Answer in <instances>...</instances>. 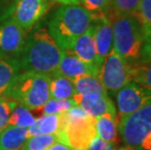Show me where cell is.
Segmentation results:
<instances>
[{"instance_id": "cell-13", "label": "cell", "mask_w": 151, "mask_h": 150, "mask_svg": "<svg viewBox=\"0 0 151 150\" xmlns=\"http://www.w3.org/2000/svg\"><path fill=\"white\" fill-rule=\"evenodd\" d=\"M72 98L76 105L81 107L87 114L94 118H98L104 114L117 115L116 108L108 95H83L75 94Z\"/></svg>"}, {"instance_id": "cell-7", "label": "cell", "mask_w": 151, "mask_h": 150, "mask_svg": "<svg viewBox=\"0 0 151 150\" xmlns=\"http://www.w3.org/2000/svg\"><path fill=\"white\" fill-rule=\"evenodd\" d=\"M99 78L105 90L115 94L132 81L130 63L122 59L112 48L101 66Z\"/></svg>"}, {"instance_id": "cell-29", "label": "cell", "mask_w": 151, "mask_h": 150, "mask_svg": "<svg viewBox=\"0 0 151 150\" xmlns=\"http://www.w3.org/2000/svg\"><path fill=\"white\" fill-rule=\"evenodd\" d=\"M15 0H0V23L11 17Z\"/></svg>"}, {"instance_id": "cell-15", "label": "cell", "mask_w": 151, "mask_h": 150, "mask_svg": "<svg viewBox=\"0 0 151 150\" xmlns=\"http://www.w3.org/2000/svg\"><path fill=\"white\" fill-rule=\"evenodd\" d=\"M21 70L22 67L18 59L0 58V98H6L9 89Z\"/></svg>"}, {"instance_id": "cell-24", "label": "cell", "mask_w": 151, "mask_h": 150, "mask_svg": "<svg viewBox=\"0 0 151 150\" xmlns=\"http://www.w3.org/2000/svg\"><path fill=\"white\" fill-rule=\"evenodd\" d=\"M75 103L73 98L69 100H58L51 98L41 108L43 114H62L74 106Z\"/></svg>"}, {"instance_id": "cell-11", "label": "cell", "mask_w": 151, "mask_h": 150, "mask_svg": "<svg viewBox=\"0 0 151 150\" xmlns=\"http://www.w3.org/2000/svg\"><path fill=\"white\" fill-rule=\"evenodd\" d=\"M94 39L99 65L101 66L104 59L113 48L112 22L108 16H99L93 18Z\"/></svg>"}, {"instance_id": "cell-2", "label": "cell", "mask_w": 151, "mask_h": 150, "mask_svg": "<svg viewBox=\"0 0 151 150\" xmlns=\"http://www.w3.org/2000/svg\"><path fill=\"white\" fill-rule=\"evenodd\" d=\"M93 16L80 5H63L49 22V33L63 52L70 51L73 43L88 29Z\"/></svg>"}, {"instance_id": "cell-25", "label": "cell", "mask_w": 151, "mask_h": 150, "mask_svg": "<svg viewBox=\"0 0 151 150\" xmlns=\"http://www.w3.org/2000/svg\"><path fill=\"white\" fill-rule=\"evenodd\" d=\"M80 4L95 18L99 16H108L107 13L111 8V0H80Z\"/></svg>"}, {"instance_id": "cell-6", "label": "cell", "mask_w": 151, "mask_h": 150, "mask_svg": "<svg viewBox=\"0 0 151 150\" xmlns=\"http://www.w3.org/2000/svg\"><path fill=\"white\" fill-rule=\"evenodd\" d=\"M118 130L128 146L151 150V103L119 120Z\"/></svg>"}, {"instance_id": "cell-16", "label": "cell", "mask_w": 151, "mask_h": 150, "mask_svg": "<svg viewBox=\"0 0 151 150\" xmlns=\"http://www.w3.org/2000/svg\"><path fill=\"white\" fill-rule=\"evenodd\" d=\"M27 138V128L6 126L0 131V150H22Z\"/></svg>"}, {"instance_id": "cell-31", "label": "cell", "mask_w": 151, "mask_h": 150, "mask_svg": "<svg viewBox=\"0 0 151 150\" xmlns=\"http://www.w3.org/2000/svg\"><path fill=\"white\" fill-rule=\"evenodd\" d=\"M47 150H73V149L70 147V146L65 144V143L57 140V141L54 142Z\"/></svg>"}, {"instance_id": "cell-4", "label": "cell", "mask_w": 151, "mask_h": 150, "mask_svg": "<svg viewBox=\"0 0 151 150\" xmlns=\"http://www.w3.org/2000/svg\"><path fill=\"white\" fill-rule=\"evenodd\" d=\"M112 22L113 50L127 62L140 59L144 44V29L134 15L114 16Z\"/></svg>"}, {"instance_id": "cell-27", "label": "cell", "mask_w": 151, "mask_h": 150, "mask_svg": "<svg viewBox=\"0 0 151 150\" xmlns=\"http://www.w3.org/2000/svg\"><path fill=\"white\" fill-rule=\"evenodd\" d=\"M134 16L139 19L145 32H151V0H141Z\"/></svg>"}, {"instance_id": "cell-10", "label": "cell", "mask_w": 151, "mask_h": 150, "mask_svg": "<svg viewBox=\"0 0 151 150\" xmlns=\"http://www.w3.org/2000/svg\"><path fill=\"white\" fill-rule=\"evenodd\" d=\"M48 8L47 0H15L11 18L27 31L40 21Z\"/></svg>"}, {"instance_id": "cell-23", "label": "cell", "mask_w": 151, "mask_h": 150, "mask_svg": "<svg viewBox=\"0 0 151 150\" xmlns=\"http://www.w3.org/2000/svg\"><path fill=\"white\" fill-rule=\"evenodd\" d=\"M57 140H59L58 136L54 133L32 136L27 138L22 150H47Z\"/></svg>"}, {"instance_id": "cell-33", "label": "cell", "mask_w": 151, "mask_h": 150, "mask_svg": "<svg viewBox=\"0 0 151 150\" xmlns=\"http://www.w3.org/2000/svg\"><path fill=\"white\" fill-rule=\"evenodd\" d=\"M118 150H136L134 147H131V146H127V147H122Z\"/></svg>"}, {"instance_id": "cell-34", "label": "cell", "mask_w": 151, "mask_h": 150, "mask_svg": "<svg viewBox=\"0 0 151 150\" xmlns=\"http://www.w3.org/2000/svg\"><path fill=\"white\" fill-rule=\"evenodd\" d=\"M0 58H2V55H1V54H0Z\"/></svg>"}, {"instance_id": "cell-32", "label": "cell", "mask_w": 151, "mask_h": 150, "mask_svg": "<svg viewBox=\"0 0 151 150\" xmlns=\"http://www.w3.org/2000/svg\"><path fill=\"white\" fill-rule=\"evenodd\" d=\"M63 5H80V0H56Z\"/></svg>"}, {"instance_id": "cell-12", "label": "cell", "mask_w": 151, "mask_h": 150, "mask_svg": "<svg viewBox=\"0 0 151 150\" xmlns=\"http://www.w3.org/2000/svg\"><path fill=\"white\" fill-rule=\"evenodd\" d=\"M55 73L63 75L73 81L83 75L99 76V69L97 66L84 62L77 58L71 51H65L63 52Z\"/></svg>"}, {"instance_id": "cell-30", "label": "cell", "mask_w": 151, "mask_h": 150, "mask_svg": "<svg viewBox=\"0 0 151 150\" xmlns=\"http://www.w3.org/2000/svg\"><path fill=\"white\" fill-rule=\"evenodd\" d=\"M88 150H115V148L114 144L104 141V139H101L99 136H97L93 139Z\"/></svg>"}, {"instance_id": "cell-17", "label": "cell", "mask_w": 151, "mask_h": 150, "mask_svg": "<svg viewBox=\"0 0 151 150\" xmlns=\"http://www.w3.org/2000/svg\"><path fill=\"white\" fill-rule=\"evenodd\" d=\"M62 127V114H44L27 128L28 138L36 135H57Z\"/></svg>"}, {"instance_id": "cell-20", "label": "cell", "mask_w": 151, "mask_h": 150, "mask_svg": "<svg viewBox=\"0 0 151 150\" xmlns=\"http://www.w3.org/2000/svg\"><path fill=\"white\" fill-rule=\"evenodd\" d=\"M117 118L111 114H104L96 118V130L98 136L104 141L112 144L117 143L118 130Z\"/></svg>"}, {"instance_id": "cell-18", "label": "cell", "mask_w": 151, "mask_h": 150, "mask_svg": "<svg viewBox=\"0 0 151 150\" xmlns=\"http://www.w3.org/2000/svg\"><path fill=\"white\" fill-rule=\"evenodd\" d=\"M75 95L73 81L63 75L53 73L50 75V95L52 98L69 100Z\"/></svg>"}, {"instance_id": "cell-26", "label": "cell", "mask_w": 151, "mask_h": 150, "mask_svg": "<svg viewBox=\"0 0 151 150\" xmlns=\"http://www.w3.org/2000/svg\"><path fill=\"white\" fill-rule=\"evenodd\" d=\"M141 0H111V9L114 16L134 15Z\"/></svg>"}, {"instance_id": "cell-9", "label": "cell", "mask_w": 151, "mask_h": 150, "mask_svg": "<svg viewBox=\"0 0 151 150\" xmlns=\"http://www.w3.org/2000/svg\"><path fill=\"white\" fill-rule=\"evenodd\" d=\"M27 34L11 17L0 23V54L5 58L18 59L24 50Z\"/></svg>"}, {"instance_id": "cell-8", "label": "cell", "mask_w": 151, "mask_h": 150, "mask_svg": "<svg viewBox=\"0 0 151 150\" xmlns=\"http://www.w3.org/2000/svg\"><path fill=\"white\" fill-rule=\"evenodd\" d=\"M119 118L129 115L151 103V90L131 81L122 87L116 95Z\"/></svg>"}, {"instance_id": "cell-19", "label": "cell", "mask_w": 151, "mask_h": 150, "mask_svg": "<svg viewBox=\"0 0 151 150\" xmlns=\"http://www.w3.org/2000/svg\"><path fill=\"white\" fill-rule=\"evenodd\" d=\"M74 84L75 94L90 95H107V91L99 80V76L94 75H83L73 80Z\"/></svg>"}, {"instance_id": "cell-22", "label": "cell", "mask_w": 151, "mask_h": 150, "mask_svg": "<svg viewBox=\"0 0 151 150\" xmlns=\"http://www.w3.org/2000/svg\"><path fill=\"white\" fill-rule=\"evenodd\" d=\"M34 116L30 113V110L22 104L17 103L15 107L12 109L8 121V125L17 126L21 128H27L30 127L35 122Z\"/></svg>"}, {"instance_id": "cell-14", "label": "cell", "mask_w": 151, "mask_h": 150, "mask_svg": "<svg viewBox=\"0 0 151 150\" xmlns=\"http://www.w3.org/2000/svg\"><path fill=\"white\" fill-rule=\"evenodd\" d=\"M71 52L84 62L97 66L101 69V65H99L97 52H96V45L94 39V27L93 24L88 27L84 33H82L73 43Z\"/></svg>"}, {"instance_id": "cell-1", "label": "cell", "mask_w": 151, "mask_h": 150, "mask_svg": "<svg viewBox=\"0 0 151 150\" xmlns=\"http://www.w3.org/2000/svg\"><path fill=\"white\" fill-rule=\"evenodd\" d=\"M63 55V51L58 46L49 31L39 27L27 37L19 62L24 71L50 76L56 72Z\"/></svg>"}, {"instance_id": "cell-5", "label": "cell", "mask_w": 151, "mask_h": 150, "mask_svg": "<svg viewBox=\"0 0 151 150\" xmlns=\"http://www.w3.org/2000/svg\"><path fill=\"white\" fill-rule=\"evenodd\" d=\"M59 141L73 150H88L96 136V118L87 114L81 107L74 105L62 113V127L57 133Z\"/></svg>"}, {"instance_id": "cell-3", "label": "cell", "mask_w": 151, "mask_h": 150, "mask_svg": "<svg viewBox=\"0 0 151 150\" xmlns=\"http://www.w3.org/2000/svg\"><path fill=\"white\" fill-rule=\"evenodd\" d=\"M29 110H39L51 98L50 76L32 71L20 72L6 95Z\"/></svg>"}, {"instance_id": "cell-21", "label": "cell", "mask_w": 151, "mask_h": 150, "mask_svg": "<svg viewBox=\"0 0 151 150\" xmlns=\"http://www.w3.org/2000/svg\"><path fill=\"white\" fill-rule=\"evenodd\" d=\"M130 65L132 81L151 90V60H139Z\"/></svg>"}, {"instance_id": "cell-28", "label": "cell", "mask_w": 151, "mask_h": 150, "mask_svg": "<svg viewBox=\"0 0 151 150\" xmlns=\"http://www.w3.org/2000/svg\"><path fill=\"white\" fill-rule=\"evenodd\" d=\"M17 103L8 98H0V131L8 126V121L12 109Z\"/></svg>"}]
</instances>
